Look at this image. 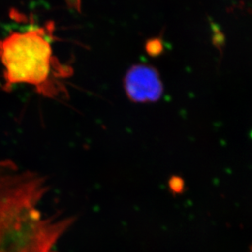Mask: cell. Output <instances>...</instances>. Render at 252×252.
Here are the masks:
<instances>
[{"instance_id": "1", "label": "cell", "mask_w": 252, "mask_h": 252, "mask_svg": "<svg viewBox=\"0 0 252 252\" xmlns=\"http://www.w3.org/2000/svg\"><path fill=\"white\" fill-rule=\"evenodd\" d=\"M48 191L39 173L0 160V252H57L75 218L44 217L38 205Z\"/></svg>"}, {"instance_id": "2", "label": "cell", "mask_w": 252, "mask_h": 252, "mask_svg": "<svg viewBox=\"0 0 252 252\" xmlns=\"http://www.w3.org/2000/svg\"><path fill=\"white\" fill-rule=\"evenodd\" d=\"M52 31L49 26L34 27L13 32L0 41L5 87L27 84L44 97L58 98L65 95L59 78L65 77L67 71L53 54Z\"/></svg>"}, {"instance_id": "3", "label": "cell", "mask_w": 252, "mask_h": 252, "mask_svg": "<svg viewBox=\"0 0 252 252\" xmlns=\"http://www.w3.org/2000/svg\"><path fill=\"white\" fill-rule=\"evenodd\" d=\"M125 89L129 99L135 102H151L160 98L162 84L158 71L147 65H133L125 79Z\"/></svg>"}, {"instance_id": "4", "label": "cell", "mask_w": 252, "mask_h": 252, "mask_svg": "<svg viewBox=\"0 0 252 252\" xmlns=\"http://www.w3.org/2000/svg\"><path fill=\"white\" fill-rule=\"evenodd\" d=\"M252 252V249H251V252Z\"/></svg>"}]
</instances>
